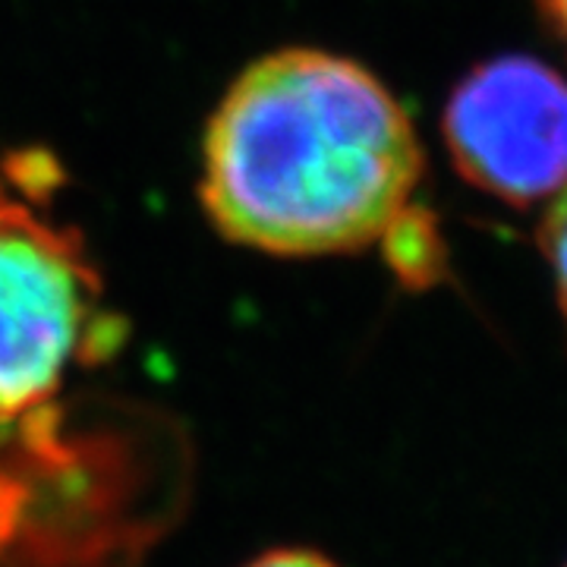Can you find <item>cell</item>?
<instances>
[{"label":"cell","instance_id":"1","mask_svg":"<svg viewBox=\"0 0 567 567\" xmlns=\"http://www.w3.org/2000/svg\"><path fill=\"white\" fill-rule=\"evenodd\" d=\"M420 181L410 117L360 63L278 51L224 95L203 148V205L234 244L331 256L382 240Z\"/></svg>","mask_w":567,"mask_h":567},{"label":"cell","instance_id":"2","mask_svg":"<svg viewBox=\"0 0 567 567\" xmlns=\"http://www.w3.org/2000/svg\"><path fill=\"white\" fill-rule=\"evenodd\" d=\"M39 177L0 171V423L44 404L117 331L80 234L35 199Z\"/></svg>","mask_w":567,"mask_h":567},{"label":"cell","instance_id":"3","mask_svg":"<svg viewBox=\"0 0 567 567\" xmlns=\"http://www.w3.org/2000/svg\"><path fill=\"white\" fill-rule=\"evenodd\" d=\"M445 136L466 181L505 203L567 186V82L527 58L476 70L447 104Z\"/></svg>","mask_w":567,"mask_h":567},{"label":"cell","instance_id":"4","mask_svg":"<svg viewBox=\"0 0 567 567\" xmlns=\"http://www.w3.org/2000/svg\"><path fill=\"white\" fill-rule=\"evenodd\" d=\"M543 249H546L551 275H555V290L558 303L567 319V186L555 196L548 208L546 224H543Z\"/></svg>","mask_w":567,"mask_h":567},{"label":"cell","instance_id":"5","mask_svg":"<svg viewBox=\"0 0 567 567\" xmlns=\"http://www.w3.org/2000/svg\"><path fill=\"white\" fill-rule=\"evenodd\" d=\"M246 567H334L328 558L316 555V551H306V548H278V551H268L262 558L249 561Z\"/></svg>","mask_w":567,"mask_h":567},{"label":"cell","instance_id":"6","mask_svg":"<svg viewBox=\"0 0 567 567\" xmlns=\"http://www.w3.org/2000/svg\"><path fill=\"white\" fill-rule=\"evenodd\" d=\"M551 20L558 22V32L567 39V0H546Z\"/></svg>","mask_w":567,"mask_h":567}]
</instances>
